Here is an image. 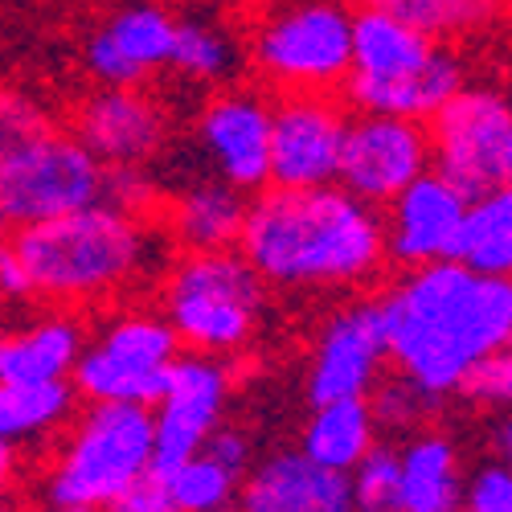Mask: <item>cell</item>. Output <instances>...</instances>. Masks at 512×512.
Masks as SVG:
<instances>
[{
    "label": "cell",
    "mask_w": 512,
    "mask_h": 512,
    "mask_svg": "<svg viewBox=\"0 0 512 512\" xmlns=\"http://www.w3.org/2000/svg\"><path fill=\"white\" fill-rule=\"evenodd\" d=\"M398 377L451 398L484 357L512 340V283L451 259L406 267L377 300Z\"/></svg>",
    "instance_id": "6da1fadb"
},
{
    "label": "cell",
    "mask_w": 512,
    "mask_h": 512,
    "mask_svg": "<svg viewBox=\"0 0 512 512\" xmlns=\"http://www.w3.org/2000/svg\"><path fill=\"white\" fill-rule=\"evenodd\" d=\"M238 254L279 291H361L386 271L381 209L340 185L267 189L246 205Z\"/></svg>",
    "instance_id": "7a4b0ae2"
},
{
    "label": "cell",
    "mask_w": 512,
    "mask_h": 512,
    "mask_svg": "<svg viewBox=\"0 0 512 512\" xmlns=\"http://www.w3.org/2000/svg\"><path fill=\"white\" fill-rule=\"evenodd\" d=\"M9 246L29 279V300H46L54 308L111 300L160 263L152 222L107 201L17 226Z\"/></svg>",
    "instance_id": "3957f363"
},
{
    "label": "cell",
    "mask_w": 512,
    "mask_h": 512,
    "mask_svg": "<svg viewBox=\"0 0 512 512\" xmlns=\"http://www.w3.org/2000/svg\"><path fill=\"white\" fill-rule=\"evenodd\" d=\"M467 82V62L406 21L361 9L353 13V58L345 91L357 111L426 123Z\"/></svg>",
    "instance_id": "277c9868"
},
{
    "label": "cell",
    "mask_w": 512,
    "mask_h": 512,
    "mask_svg": "<svg viewBox=\"0 0 512 512\" xmlns=\"http://www.w3.org/2000/svg\"><path fill=\"white\" fill-rule=\"evenodd\" d=\"M160 316L181 349L226 361L259 336L267 316V283L238 250H193L168 267Z\"/></svg>",
    "instance_id": "5b68a950"
},
{
    "label": "cell",
    "mask_w": 512,
    "mask_h": 512,
    "mask_svg": "<svg viewBox=\"0 0 512 512\" xmlns=\"http://www.w3.org/2000/svg\"><path fill=\"white\" fill-rule=\"evenodd\" d=\"M152 467V410L123 402H87L54 447L41 496L46 504H74L103 512L127 484Z\"/></svg>",
    "instance_id": "8992f818"
},
{
    "label": "cell",
    "mask_w": 512,
    "mask_h": 512,
    "mask_svg": "<svg viewBox=\"0 0 512 512\" xmlns=\"http://www.w3.org/2000/svg\"><path fill=\"white\" fill-rule=\"evenodd\" d=\"M353 58L349 0H271L250 33V62L283 95L345 87Z\"/></svg>",
    "instance_id": "52a82bcc"
},
{
    "label": "cell",
    "mask_w": 512,
    "mask_h": 512,
    "mask_svg": "<svg viewBox=\"0 0 512 512\" xmlns=\"http://www.w3.org/2000/svg\"><path fill=\"white\" fill-rule=\"evenodd\" d=\"M181 357V340L168 320L148 308H127L99 324L87 336L70 386L87 402H123V406H152L168 381V369Z\"/></svg>",
    "instance_id": "ba28073f"
},
{
    "label": "cell",
    "mask_w": 512,
    "mask_h": 512,
    "mask_svg": "<svg viewBox=\"0 0 512 512\" xmlns=\"http://www.w3.org/2000/svg\"><path fill=\"white\" fill-rule=\"evenodd\" d=\"M431 168L467 201L512 181V103L492 82L463 87L426 119Z\"/></svg>",
    "instance_id": "9c48e42d"
},
{
    "label": "cell",
    "mask_w": 512,
    "mask_h": 512,
    "mask_svg": "<svg viewBox=\"0 0 512 512\" xmlns=\"http://www.w3.org/2000/svg\"><path fill=\"white\" fill-rule=\"evenodd\" d=\"M103 177L107 164H99L74 136L50 127L0 168V201L13 226H33L103 201Z\"/></svg>",
    "instance_id": "30bf717a"
},
{
    "label": "cell",
    "mask_w": 512,
    "mask_h": 512,
    "mask_svg": "<svg viewBox=\"0 0 512 512\" xmlns=\"http://www.w3.org/2000/svg\"><path fill=\"white\" fill-rule=\"evenodd\" d=\"M422 173H431L426 123L402 115H373V111L349 119L336 168V185L345 193H353L373 209H386Z\"/></svg>",
    "instance_id": "8fae6325"
},
{
    "label": "cell",
    "mask_w": 512,
    "mask_h": 512,
    "mask_svg": "<svg viewBox=\"0 0 512 512\" xmlns=\"http://www.w3.org/2000/svg\"><path fill=\"white\" fill-rule=\"evenodd\" d=\"M230 402V369L222 357L181 353L168 369V381L152 410V467L173 472L177 463L193 459L213 426H222Z\"/></svg>",
    "instance_id": "7c38bea8"
},
{
    "label": "cell",
    "mask_w": 512,
    "mask_h": 512,
    "mask_svg": "<svg viewBox=\"0 0 512 512\" xmlns=\"http://www.w3.org/2000/svg\"><path fill=\"white\" fill-rule=\"evenodd\" d=\"M193 144L218 181L242 193L271 185V103L259 91L226 87L209 95L193 119Z\"/></svg>",
    "instance_id": "4fadbf2b"
},
{
    "label": "cell",
    "mask_w": 512,
    "mask_h": 512,
    "mask_svg": "<svg viewBox=\"0 0 512 512\" xmlns=\"http://www.w3.org/2000/svg\"><path fill=\"white\" fill-rule=\"evenodd\" d=\"M386 320H381L377 300H353L324 316L312 365H308V398L340 402V398H369L373 386L386 373Z\"/></svg>",
    "instance_id": "5bb4252c"
},
{
    "label": "cell",
    "mask_w": 512,
    "mask_h": 512,
    "mask_svg": "<svg viewBox=\"0 0 512 512\" xmlns=\"http://www.w3.org/2000/svg\"><path fill=\"white\" fill-rule=\"evenodd\" d=\"M345 127L349 115L328 95H283V103L271 107V185L275 189L336 185Z\"/></svg>",
    "instance_id": "9a60e30c"
},
{
    "label": "cell",
    "mask_w": 512,
    "mask_h": 512,
    "mask_svg": "<svg viewBox=\"0 0 512 512\" xmlns=\"http://www.w3.org/2000/svg\"><path fill=\"white\" fill-rule=\"evenodd\" d=\"M168 111L140 87H99L74 111V140L99 164H152L168 144Z\"/></svg>",
    "instance_id": "2e32d148"
},
{
    "label": "cell",
    "mask_w": 512,
    "mask_h": 512,
    "mask_svg": "<svg viewBox=\"0 0 512 512\" xmlns=\"http://www.w3.org/2000/svg\"><path fill=\"white\" fill-rule=\"evenodd\" d=\"M177 13L156 0H127L119 5L82 50V66L99 87H144L160 70H168Z\"/></svg>",
    "instance_id": "e0dca14e"
},
{
    "label": "cell",
    "mask_w": 512,
    "mask_h": 512,
    "mask_svg": "<svg viewBox=\"0 0 512 512\" xmlns=\"http://www.w3.org/2000/svg\"><path fill=\"white\" fill-rule=\"evenodd\" d=\"M467 197L443 181L435 168L410 181L381 213V234H386V263L422 267L451 259V246L463 222Z\"/></svg>",
    "instance_id": "ac0fdd59"
},
{
    "label": "cell",
    "mask_w": 512,
    "mask_h": 512,
    "mask_svg": "<svg viewBox=\"0 0 512 512\" xmlns=\"http://www.w3.org/2000/svg\"><path fill=\"white\" fill-rule=\"evenodd\" d=\"M230 512H353L349 476L328 472L300 447L271 451L246 467Z\"/></svg>",
    "instance_id": "d6986e66"
},
{
    "label": "cell",
    "mask_w": 512,
    "mask_h": 512,
    "mask_svg": "<svg viewBox=\"0 0 512 512\" xmlns=\"http://www.w3.org/2000/svg\"><path fill=\"white\" fill-rule=\"evenodd\" d=\"M87 345V324L70 308H54L0 332V381H70Z\"/></svg>",
    "instance_id": "ffe728a7"
},
{
    "label": "cell",
    "mask_w": 512,
    "mask_h": 512,
    "mask_svg": "<svg viewBox=\"0 0 512 512\" xmlns=\"http://www.w3.org/2000/svg\"><path fill=\"white\" fill-rule=\"evenodd\" d=\"M246 205H250V197L242 189H234L218 177H197L168 205V234H173V242L185 254L238 250Z\"/></svg>",
    "instance_id": "44dd1931"
},
{
    "label": "cell",
    "mask_w": 512,
    "mask_h": 512,
    "mask_svg": "<svg viewBox=\"0 0 512 512\" xmlns=\"http://www.w3.org/2000/svg\"><path fill=\"white\" fill-rule=\"evenodd\" d=\"M463 476V455L443 431H414L398 447L402 512H459Z\"/></svg>",
    "instance_id": "7402d4cb"
},
{
    "label": "cell",
    "mask_w": 512,
    "mask_h": 512,
    "mask_svg": "<svg viewBox=\"0 0 512 512\" xmlns=\"http://www.w3.org/2000/svg\"><path fill=\"white\" fill-rule=\"evenodd\" d=\"M74 406L70 381H0V443L13 451L46 447L70 426Z\"/></svg>",
    "instance_id": "603a6c76"
},
{
    "label": "cell",
    "mask_w": 512,
    "mask_h": 512,
    "mask_svg": "<svg viewBox=\"0 0 512 512\" xmlns=\"http://www.w3.org/2000/svg\"><path fill=\"white\" fill-rule=\"evenodd\" d=\"M168 70L185 78L189 87H222L242 70V41L218 13H181L173 29V50H168Z\"/></svg>",
    "instance_id": "cb8c5ba5"
},
{
    "label": "cell",
    "mask_w": 512,
    "mask_h": 512,
    "mask_svg": "<svg viewBox=\"0 0 512 512\" xmlns=\"http://www.w3.org/2000/svg\"><path fill=\"white\" fill-rule=\"evenodd\" d=\"M373 447H377V422H373L369 398L320 402L300 435V451L340 476H349Z\"/></svg>",
    "instance_id": "d4e9b609"
},
{
    "label": "cell",
    "mask_w": 512,
    "mask_h": 512,
    "mask_svg": "<svg viewBox=\"0 0 512 512\" xmlns=\"http://www.w3.org/2000/svg\"><path fill=\"white\" fill-rule=\"evenodd\" d=\"M451 263L476 275L508 279L512 271V193L508 189H492L484 197L467 201L455 246H451Z\"/></svg>",
    "instance_id": "484cf974"
},
{
    "label": "cell",
    "mask_w": 512,
    "mask_h": 512,
    "mask_svg": "<svg viewBox=\"0 0 512 512\" xmlns=\"http://www.w3.org/2000/svg\"><path fill=\"white\" fill-rule=\"evenodd\" d=\"M365 9L390 13L435 41H455L496 29L504 17V0H365Z\"/></svg>",
    "instance_id": "4316f807"
},
{
    "label": "cell",
    "mask_w": 512,
    "mask_h": 512,
    "mask_svg": "<svg viewBox=\"0 0 512 512\" xmlns=\"http://www.w3.org/2000/svg\"><path fill=\"white\" fill-rule=\"evenodd\" d=\"M164 480H168V496H173L177 512H230L234 508L238 476H230L222 463H213L201 451L177 463L173 472H164Z\"/></svg>",
    "instance_id": "83f0119b"
},
{
    "label": "cell",
    "mask_w": 512,
    "mask_h": 512,
    "mask_svg": "<svg viewBox=\"0 0 512 512\" xmlns=\"http://www.w3.org/2000/svg\"><path fill=\"white\" fill-rule=\"evenodd\" d=\"M439 402L443 398L418 390L406 377H381L369 394V410H373L377 431L386 426V431H406V435L426 431V422L439 414Z\"/></svg>",
    "instance_id": "f1b7e54d"
},
{
    "label": "cell",
    "mask_w": 512,
    "mask_h": 512,
    "mask_svg": "<svg viewBox=\"0 0 512 512\" xmlns=\"http://www.w3.org/2000/svg\"><path fill=\"white\" fill-rule=\"evenodd\" d=\"M349 504L353 512H402L398 488V447L377 443L349 472Z\"/></svg>",
    "instance_id": "f546056e"
},
{
    "label": "cell",
    "mask_w": 512,
    "mask_h": 512,
    "mask_svg": "<svg viewBox=\"0 0 512 512\" xmlns=\"http://www.w3.org/2000/svg\"><path fill=\"white\" fill-rule=\"evenodd\" d=\"M41 132H50V119L41 111L37 99H29L17 87L0 82V168H5L29 140H37Z\"/></svg>",
    "instance_id": "4dcf8cb0"
},
{
    "label": "cell",
    "mask_w": 512,
    "mask_h": 512,
    "mask_svg": "<svg viewBox=\"0 0 512 512\" xmlns=\"http://www.w3.org/2000/svg\"><path fill=\"white\" fill-rule=\"evenodd\" d=\"M459 394L472 402V406H480V410H496V414H504L508 410V402H512V357H508V349H500V353H492V357H484L472 373L463 377V386H459Z\"/></svg>",
    "instance_id": "1f68e13d"
},
{
    "label": "cell",
    "mask_w": 512,
    "mask_h": 512,
    "mask_svg": "<svg viewBox=\"0 0 512 512\" xmlns=\"http://www.w3.org/2000/svg\"><path fill=\"white\" fill-rule=\"evenodd\" d=\"M459 512H512V472L504 459H488L463 476Z\"/></svg>",
    "instance_id": "d6a6232c"
},
{
    "label": "cell",
    "mask_w": 512,
    "mask_h": 512,
    "mask_svg": "<svg viewBox=\"0 0 512 512\" xmlns=\"http://www.w3.org/2000/svg\"><path fill=\"white\" fill-rule=\"evenodd\" d=\"M156 197H160V185L152 181V173L144 164H115V168H107V177H103V201L107 205L148 218V209L156 205Z\"/></svg>",
    "instance_id": "836d02e7"
},
{
    "label": "cell",
    "mask_w": 512,
    "mask_h": 512,
    "mask_svg": "<svg viewBox=\"0 0 512 512\" xmlns=\"http://www.w3.org/2000/svg\"><path fill=\"white\" fill-rule=\"evenodd\" d=\"M103 512H177V508H173V496H168L164 472L148 467V472H144L140 480L127 484Z\"/></svg>",
    "instance_id": "e575fe53"
},
{
    "label": "cell",
    "mask_w": 512,
    "mask_h": 512,
    "mask_svg": "<svg viewBox=\"0 0 512 512\" xmlns=\"http://www.w3.org/2000/svg\"><path fill=\"white\" fill-rule=\"evenodd\" d=\"M201 455H209L213 463H222L230 476H246V467L254 463V439L242 431V426H213V435L205 439Z\"/></svg>",
    "instance_id": "d590c367"
},
{
    "label": "cell",
    "mask_w": 512,
    "mask_h": 512,
    "mask_svg": "<svg viewBox=\"0 0 512 512\" xmlns=\"http://www.w3.org/2000/svg\"><path fill=\"white\" fill-rule=\"evenodd\" d=\"M0 300H9V304H25L29 300V279H25V271H21L9 242L0 246Z\"/></svg>",
    "instance_id": "8d00e7d4"
},
{
    "label": "cell",
    "mask_w": 512,
    "mask_h": 512,
    "mask_svg": "<svg viewBox=\"0 0 512 512\" xmlns=\"http://www.w3.org/2000/svg\"><path fill=\"white\" fill-rule=\"evenodd\" d=\"M17 480H21V451L0 443V504L17 492Z\"/></svg>",
    "instance_id": "74e56055"
},
{
    "label": "cell",
    "mask_w": 512,
    "mask_h": 512,
    "mask_svg": "<svg viewBox=\"0 0 512 512\" xmlns=\"http://www.w3.org/2000/svg\"><path fill=\"white\" fill-rule=\"evenodd\" d=\"M492 435H496V459L508 463V455H512V422H508L504 414L492 422Z\"/></svg>",
    "instance_id": "f35d334b"
},
{
    "label": "cell",
    "mask_w": 512,
    "mask_h": 512,
    "mask_svg": "<svg viewBox=\"0 0 512 512\" xmlns=\"http://www.w3.org/2000/svg\"><path fill=\"white\" fill-rule=\"evenodd\" d=\"M13 238V218H9V209H5V201H0V246H5Z\"/></svg>",
    "instance_id": "ab89813d"
},
{
    "label": "cell",
    "mask_w": 512,
    "mask_h": 512,
    "mask_svg": "<svg viewBox=\"0 0 512 512\" xmlns=\"http://www.w3.org/2000/svg\"><path fill=\"white\" fill-rule=\"evenodd\" d=\"M41 512H95V508H74V504H46Z\"/></svg>",
    "instance_id": "60d3db41"
},
{
    "label": "cell",
    "mask_w": 512,
    "mask_h": 512,
    "mask_svg": "<svg viewBox=\"0 0 512 512\" xmlns=\"http://www.w3.org/2000/svg\"><path fill=\"white\" fill-rule=\"evenodd\" d=\"M0 512H17V508H13V504H9V500H5V504H0Z\"/></svg>",
    "instance_id": "b9f144b4"
}]
</instances>
